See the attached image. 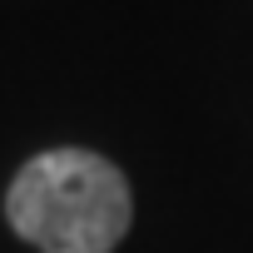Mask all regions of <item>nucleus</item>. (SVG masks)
<instances>
[{"mask_svg":"<svg viewBox=\"0 0 253 253\" xmlns=\"http://www.w3.org/2000/svg\"><path fill=\"white\" fill-rule=\"evenodd\" d=\"M5 218L40 253H114V243L129 233L134 199L104 154L45 149L15 174Z\"/></svg>","mask_w":253,"mask_h":253,"instance_id":"1","label":"nucleus"}]
</instances>
